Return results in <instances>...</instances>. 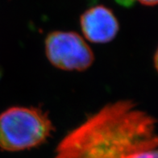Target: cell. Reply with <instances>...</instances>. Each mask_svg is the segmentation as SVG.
<instances>
[{"mask_svg":"<svg viewBox=\"0 0 158 158\" xmlns=\"http://www.w3.org/2000/svg\"><path fill=\"white\" fill-rule=\"evenodd\" d=\"M157 148L156 121L130 99L102 106L64 135L52 158H132Z\"/></svg>","mask_w":158,"mask_h":158,"instance_id":"1","label":"cell"},{"mask_svg":"<svg viewBox=\"0 0 158 158\" xmlns=\"http://www.w3.org/2000/svg\"><path fill=\"white\" fill-rule=\"evenodd\" d=\"M54 130L48 114L33 106H13L0 114V149L18 152L40 145Z\"/></svg>","mask_w":158,"mask_h":158,"instance_id":"2","label":"cell"},{"mask_svg":"<svg viewBox=\"0 0 158 158\" xmlns=\"http://www.w3.org/2000/svg\"><path fill=\"white\" fill-rule=\"evenodd\" d=\"M45 52L53 66L67 71H82L94 61V53L85 40L73 31H52L45 39Z\"/></svg>","mask_w":158,"mask_h":158,"instance_id":"3","label":"cell"},{"mask_svg":"<svg viewBox=\"0 0 158 158\" xmlns=\"http://www.w3.org/2000/svg\"><path fill=\"white\" fill-rule=\"evenodd\" d=\"M80 24L85 37L89 41L99 44L111 41L119 29L112 11L101 5L85 10L81 15Z\"/></svg>","mask_w":158,"mask_h":158,"instance_id":"4","label":"cell"},{"mask_svg":"<svg viewBox=\"0 0 158 158\" xmlns=\"http://www.w3.org/2000/svg\"><path fill=\"white\" fill-rule=\"evenodd\" d=\"M157 149H152L140 152L132 158H157Z\"/></svg>","mask_w":158,"mask_h":158,"instance_id":"5","label":"cell"},{"mask_svg":"<svg viewBox=\"0 0 158 158\" xmlns=\"http://www.w3.org/2000/svg\"><path fill=\"white\" fill-rule=\"evenodd\" d=\"M137 1L141 4L148 6H155L157 3V0H137Z\"/></svg>","mask_w":158,"mask_h":158,"instance_id":"6","label":"cell"}]
</instances>
